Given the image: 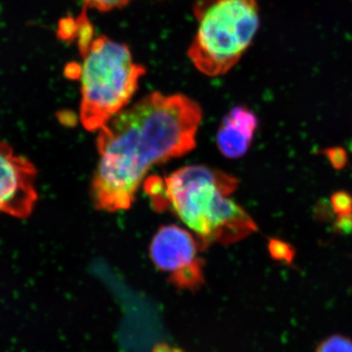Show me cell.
<instances>
[{"label": "cell", "instance_id": "1", "mask_svg": "<svg viewBox=\"0 0 352 352\" xmlns=\"http://www.w3.org/2000/svg\"><path fill=\"white\" fill-rule=\"evenodd\" d=\"M203 118L197 102L183 94L153 92L124 109L99 129V162L91 184L95 208L127 210L152 166L196 147Z\"/></svg>", "mask_w": 352, "mask_h": 352}, {"label": "cell", "instance_id": "2", "mask_svg": "<svg viewBox=\"0 0 352 352\" xmlns=\"http://www.w3.org/2000/svg\"><path fill=\"white\" fill-rule=\"evenodd\" d=\"M234 176L206 166H187L163 179L153 203L170 208L197 236L201 251L214 244L240 242L258 230L256 222L229 196L237 189Z\"/></svg>", "mask_w": 352, "mask_h": 352}, {"label": "cell", "instance_id": "3", "mask_svg": "<svg viewBox=\"0 0 352 352\" xmlns=\"http://www.w3.org/2000/svg\"><path fill=\"white\" fill-rule=\"evenodd\" d=\"M82 54L80 122L96 131L126 109L146 69L127 46L104 36L94 38Z\"/></svg>", "mask_w": 352, "mask_h": 352}, {"label": "cell", "instance_id": "4", "mask_svg": "<svg viewBox=\"0 0 352 352\" xmlns=\"http://www.w3.org/2000/svg\"><path fill=\"white\" fill-rule=\"evenodd\" d=\"M198 25L188 57L208 76L228 73L251 45L259 28L256 0H198Z\"/></svg>", "mask_w": 352, "mask_h": 352}, {"label": "cell", "instance_id": "5", "mask_svg": "<svg viewBox=\"0 0 352 352\" xmlns=\"http://www.w3.org/2000/svg\"><path fill=\"white\" fill-rule=\"evenodd\" d=\"M200 251L194 236L175 224L160 227L149 247L153 263L157 270L168 273L170 283L189 291H195L205 283Z\"/></svg>", "mask_w": 352, "mask_h": 352}, {"label": "cell", "instance_id": "6", "mask_svg": "<svg viewBox=\"0 0 352 352\" xmlns=\"http://www.w3.org/2000/svg\"><path fill=\"white\" fill-rule=\"evenodd\" d=\"M36 179L34 164L0 142V214L16 219L30 217L38 199Z\"/></svg>", "mask_w": 352, "mask_h": 352}, {"label": "cell", "instance_id": "7", "mask_svg": "<svg viewBox=\"0 0 352 352\" xmlns=\"http://www.w3.org/2000/svg\"><path fill=\"white\" fill-rule=\"evenodd\" d=\"M258 126L256 116L243 106L233 108L219 127L217 142L221 154L229 159L244 156Z\"/></svg>", "mask_w": 352, "mask_h": 352}, {"label": "cell", "instance_id": "8", "mask_svg": "<svg viewBox=\"0 0 352 352\" xmlns=\"http://www.w3.org/2000/svg\"><path fill=\"white\" fill-rule=\"evenodd\" d=\"M314 352H352V340L346 336L335 333L321 340Z\"/></svg>", "mask_w": 352, "mask_h": 352}, {"label": "cell", "instance_id": "9", "mask_svg": "<svg viewBox=\"0 0 352 352\" xmlns=\"http://www.w3.org/2000/svg\"><path fill=\"white\" fill-rule=\"evenodd\" d=\"M271 256L275 261H281L286 264H291L295 258V249L289 243L284 241L272 239L268 245Z\"/></svg>", "mask_w": 352, "mask_h": 352}, {"label": "cell", "instance_id": "10", "mask_svg": "<svg viewBox=\"0 0 352 352\" xmlns=\"http://www.w3.org/2000/svg\"><path fill=\"white\" fill-rule=\"evenodd\" d=\"M333 212L340 215L352 214V196L347 192L340 191L333 194L332 199Z\"/></svg>", "mask_w": 352, "mask_h": 352}, {"label": "cell", "instance_id": "11", "mask_svg": "<svg viewBox=\"0 0 352 352\" xmlns=\"http://www.w3.org/2000/svg\"><path fill=\"white\" fill-rule=\"evenodd\" d=\"M83 3L99 11H111L127 6L131 0H82Z\"/></svg>", "mask_w": 352, "mask_h": 352}, {"label": "cell", "instance_id": "12", "mask_svg": "<svg viewBox=\"0 0 352 352\" xmlns=\"http://www.w3.org/2000/svg\"><path fill=\"white\" fill-rule=\"evenodd\" d=\"M326 156L328 157L329 161L333 164V168L337 170L344 168L346 164L347 155L346 150L342 148H331L326 150Z\"/></svg>", "mask_w": 352, "mask_h": 352}, {"label": "cell", "instance_id": "13", "mask_svg": "<svg viewBox=\"0 0 352 352\" xmlns=\"http://www.w3.org/2000/svg\"><path fill=\"white\" fill-rule=\"evenodd\" d=\"M337 227L344 232H351L352 231V214L340 215L339 220L337 221Z\"/></svg>", "mask_w": 352, "mask_h": 352}, {"label": "cell", "instance_id": "14", "mask_svg": "<svg viewBox=\"0 0 352 352\" xmlns=\"http://www.w3.org/2000/svg\"><path fill=\"white\" fill-rule=\"evenodd\" d=\"M152 352H185L180 347L170 346V344H166V342H161V344H157L152 349Z\"/></svg>", "mask_w": 352, "mask_h": 352}]
</instances>
